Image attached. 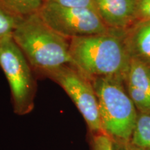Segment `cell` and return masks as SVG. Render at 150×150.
Returning <instances> with one entry per match:
<instances>
[{"mask_svg":"<svg viewBox=\"0 0 150 150\" xmlns=\"http://www.w3.org/2000/svg\"><path fill=\"white\" fill-rule=\"evenodd\" d=\"M125 33L126 31L109 29L99 34L72 39V65L90 80L106 76L125 80L131 62Z\"/></svg>","mask_w":150,"mask_h":150,"instance_id":"obj_1","label":"cell"},{"mask_svg":"<svg viewBox=\"0 0 150 150\" xmlns=\"http://www.w3.org/2000/svg\"><path fill=\"white\" fill-rule=\"evenodd\" d=\"M12 38L30 65L39 72L72 65L70 40L52 29L38 13L19 18Z\"/></svg>","mask_w":150,"mask_h":150,"instance_id":"obj_2","label":"cell"},{"mask_svg":"<svg viewBox=\"0 0 150 150\" xmlns=\"http://www.w3.org/2000/svg\"><path fill=\"white\" fill-rule=\"evenodd\" d=\"M98 101L103 131L120 142H129L138 111L127 93L125 80L106 76L91 80Z\"/></svg>","mask_w":150,"mask_h":150,"instance_id":"obj_3","label":"cell"},{"mask_svg":"<svg viewBox=\"0 0 150 150\" xmlns=\"http://www.w3.org/2000/svg\"><path fill=\"white\" fill-rule=\"evenodd\" d=\"M0 67L10 86L15 111L29 112L33 106L35 82L31 65L13 38L0 42Z\"/></svg>","mask_w":150,"mask_h":150,"instance_id":"obj_4","label":"cell"},{"mask_svg":"<svg viewBox=\"0 0 150 150\" xmlns=\"http://www.w3.org/2000/svg\"><path fill=\"white\" fill-rule=\"evenodd\" d=\"M39 16L58 34L67 40L106 32V27L96 11L68 8L45 1Z\"/></svg>","mask_w":150,"mask_h":150,"instance_id":"obj_5","label":"cell"},{"mask_svg":"<svg viewBox=\"0 0 150 150\" xmlns=\"http://www.w3.org/2000/svg\"><path fill=\"white\" fill-rule=\"evenodd\" d=\"M57 83L76 105L88 127L97 134L104 133L98 101L91 81L72 65H65L42 73Z\"/></svg>","mask_w":150,"mask_h":150,"instance_id":"obj_6","label":"cell"},{"mask_svg":"<svg viewBox=\"0 0 150 150\" xmlns=\"http://www.w3.org/2000/svg\"><path fill=\"white\" fill-rule=\"evenodd\" d=\"M125 82L138 111L150 114V65L131 59Z\"/></svg>","mask_w":150,"mask_h":150,"instance_id":"obj_7","label":"cell"},{"mask_svg":"<svg viewBox=\"0 0 150 150\" xmlns=\"http://www.w3.org/2000/svg\"><path fill=\"white\" fill-rule=\"evenodd\" d=\"M97 13L109 29L127 31L138 20L136 0H94Z\"/></svg>","mask_w":150,"mask_h":150,"instance_id":"obj_8","label":"cell"},{"mask_svg":"<svg viewBox=\"0 0 150 150\" xmlns=\"http://www.w3.org/2000/svg\"><path fill=\"white\" fill-rule=\"evenodd\" d=\"M131 59L150 65V20L138 21L125 33Z\"/></svg>","mask_w":150,"mask_h":150,"instance_id":"obj_9","label":"cell"},{"mask_svg":"<svg viewBox=\"0 0 150 150\" xmlns=\"http://www.w3.org/2000/svg\"><path fill=\"white\" fill-rule=\"evenodd\" d=\"M45 0H0V5L19 18L38 13Z\"/></svg>","mask_w":150,"mask_h":150,"instance_id":"obj_10","label":"cell"},{"mask_svg":"<svg viewBox=\"0 0 150 150\" xmlns=\"http://www.w3.org/2000/svg\"><path fill=\"white\" fill-rule=\"evenodd\" d=\"M130 142L140 149H150V114L138 112Z\"/></svg>","mask_w":150,"mask_h":150,"instance_id":"obj_11","label":"cell"},{"mask_svg":"<svg viewBox=\"0 0 150 150\" xmlns=\"http://www.w3.org/2000/svg\"><path fill=\"white\" fill-rule=\"evenodd\" d=\"M19 17L0 5V42L13 37Z\"/></svg>","mask_w":150,"mask_h":150,"instance_id":"obj_12","label":"cell"},{"mask_svg":"<svg viewBox=\"0 0 150 150\" xmlns=\"http://www.w3.org/2000/svg\"><path fill=\"white\" fill-rule=\"evenodd\" d=\"M45 1H50L68 8H91L96 11L94 0H45Z\"/></svg>","mask_w":150,"mask_h":150,"instance_id":"obj_13","label":"cell"},{"mask_svg":"<svg viewBox=\"0 0 150 150\" xmlns=\"http://www.w3.org/2000/svg\"><path fill=\"white\" fill-rule=\"evenodd\" d=\"M93 150H115L114 143L108 135L101 133L97 134L94 138Z\"/></svg>","mask_w":150,"mask_h":150,"instance_id":"obj_14","label":"cell"},{"mask_svg":"<svg viewBox=\"0 0 150 150\" xmlns=\"http://www.w3.org/2000/svg\"><path fill=\"white\" fill-rule=\"evenodd\" d=\"M137 20H150V0H136Z\"/></svg>","mask_w":150,"mask_h":150,"instance_id":"obj_15","label":"cell"},{"mask_svg":"<svg viewBox=\"0 0 150 150\" xmlns=\"http://www.w3.org/2000/svg\"><path fill=\"white\" fill-rule=\"evenodd\" d=\"M124 145L122 146H119L117 148L115 147L114 146V149L115 150H140L139 148L135 147L130 142H123Z\"/></svg>","mask_w":150,"mask_h":150,"instance_id":"obj_16","label":"cell"},{"mask_svg":"<svg viewBox=\"0 0 150 150\" xmlns=\"http://www.w3.org/2000/svg\"><path fill=\"white\" fill-rule=\"evenodd\" d=\"M139 149H140V150H150V149H140V148H139Z\"/></svg>","mask_w":150,"mask_h":150,"instance_id":"obj_17","label":"cell"}]
</instances>
